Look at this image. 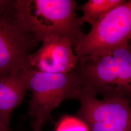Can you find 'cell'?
Instances as JSON below:
<instances>
[{
	"mask_svg": "<svg viewBox=\"0 0 131 131\" xmlns=\"http://www.w3.org/2000/svg\"><path fill=\"white\" fill-rule=\"evenodd\" d=\"M84 88L103 99L131 102V47L129 42L91 59L79 58L74 69Z\"/></svg>",
	"mask_w": 131,
	"mask_h": 131,
	"instance_id": "1",
	"label": "cell"
},
{
	"mask_svg": "<svg viewBox=\"0 0 131 131\" xmlns=\"http://www.w3.org/2000/svg\"><path fill=\"white\" fill-rule=\"evenodd\" d=\"M19 19L39 42L51 37H68L73 48L83 36L84 23L74 0H16Z\"/></svg>",
	"mask_w": 131,
	"mask_h": 131,
	"instance_id": "2",
	"label": "cell"
},
{
	"mask_svg": "<svg viewBox=\"0 0 131 131\" xmlns=\"http://www.w3.org/2000/svg\"><path fill=\"white\" fill-rule=\"evenodd\" d=\"M27 90L32 96L28 114L32 123L42 126L49 120L52 111L63 101L77 100L86 90L74 70L56 74L26 70Z\"/></svg>",
	"mask_w": 131,
	"mask_h": 131,
	"instance_id": "3",
	"label": "cell"
},
{
	"mask_svg": "<svg viewBox=\"0 0 131 131\" xmlns=\"http://www.w3.org/2000/svg\"><path fill=\"white\" fill-rule=\"evenodd\" d=\"M131 39V0L127 1L91 25L74 47L78 58H97Z\"/></svg>",
	"mask_w": 131,
	"mask_h": 131,
	"instance_id": "4",
	"label": "cell"
},
{
	"mask_svg": "<svg viewBox=\"0 0 131 131\" xmlns=\"http://www.w3.org/2000/svg\"><path fill=\"white\" fill-rule=\"evenodd\" d=\"M16 2L0 10V77L30 68L28 56L39 42L19 19Z\"/></svg>",
	"mask_w": 131,
	"mask_h": 131,
	"instance_id": "5",
	"label": "cell"
},
{
	"mask_svg": "<svg viewBox=\"0 0 131 131\" xmlns=\"http://www.w3.org/2000/svg\"><path fill=\"white\" fill-rule=\"evenodd\" d=\"M78 101L77 115L89 131H131V102L119 98H97L86 91Z\"/></svg>",
	"mask_w": 131,
	"mask_h": 131,
	"instance_id": "6",
	"label": "cell"
},
{
	"mask_svg": "<svg viewBox=\"0 0 131 131\" xmlns=\"http://www.w3.org/2000/svg\"><path fill=\"white\" fill-rule=\"evenodd\" d=\"M40 48L28 56L31 68L44 72L65 74L74 70L79 61L73 44L68 37H51L42 41Z\"/></svg>",
	"mask_w": 131,
	"mask_h": 131,
	"instance_id": "7",
	"label": "cell"
},
{
	"mask_svg": "<svg viewBox=\"0 0 131 131\" xmlns=\"http://www.w3.org/2000/svg\"><path fill=\"white\" fill-rule=\"evenodd\" d=\"M26 69L14 70L0 77V122L9 129L12 114L23 102L27 90Z\"/></svg>",
	"mask_w": 131,
	"mask_h": 131,
	"instance_id": "8",
	"label": "cell"
},
{
	"mask_svg": "<svg viewBox=\"0 0 131 131\" xmlns=\"http://www.w3.org/2000/svg\"><path fill=\"white\" fill-rule=\"evenodd\" d=\"M126 2V0H89L77 8L83 12V15L81 18L83 23H88L91 26Z\"/></svg>",
	"mask_w": 131,
	"mask_h": 131,
	"instance_id": "9",
	"label": "cell"
},
{
	"mask_svg": "<svg viewBox=\"0 0 131 131\" xmlns=\"http://www.w3.org/2000/svg\"><path fill=\"white\" fill-rule=\"evenodd\" d=\"M61 123V131H89L86 124L78 117L67 116Z\"/></svg>",
	"mask_w": 131,
	"mask_h": 131,
	"instance_id": "10",
	"label": "cell"
},
{
	"mask_svg": "<svg viewBox=\"0 0 131 131\" xmlns=\"http://www.w3.org/2000/svg\"><path fill=\"white\" fill-rule=\"evenodd\" d=\"M16 0H0V10L9 7L13 5Z\"/></svg>",
	"mask_w": 131,
	"mask_h": 131,
	"instance_id": "11",
	"label": "cell"
},
{
	"mask_svg": "<svg viewBox=\"0 0 131 131\" xmlns=\"http://www.w3.org/2000/svg\"><path fill=\"white\" fill-rule=\"evenodd\" d=\"M32 127L33 131H42V126L38 125L37 124L32 123Z\"/></svg>",
	"mask_w": 131,
	"mask_h": 131,
	"instance_id": "12",
	"label": "cell"
},
{
	"mask_svg": "<svg viewBox=\"0 0 131 131\" xmlns=\"http://www.w3.org/2000/svg\"><path fill=\"white\" fill-rule=\"evenodd\" d=\"M0 131H12L10 129L5 127L4 124L0 122Z\"/></svg>",
	"mask_w": 131,
	"mask_h": 131,
	"instance_id": "13",
	"label": "cell"
},
{
	"mask_svg": "<svg viewBox=\"0 0 131 131\" xmlns=\"http://www.w3.org/2000/svg\"><path fill=\"white\" fill-rule=\"evenodd\" d=\"M129 45H130V47H131V39L129 40Z\"/></svg>",
	"mask_w": 131,
	"mask_h": 131,
	"instance_id": "14",
	"label": "cell"
}]
</instances>
